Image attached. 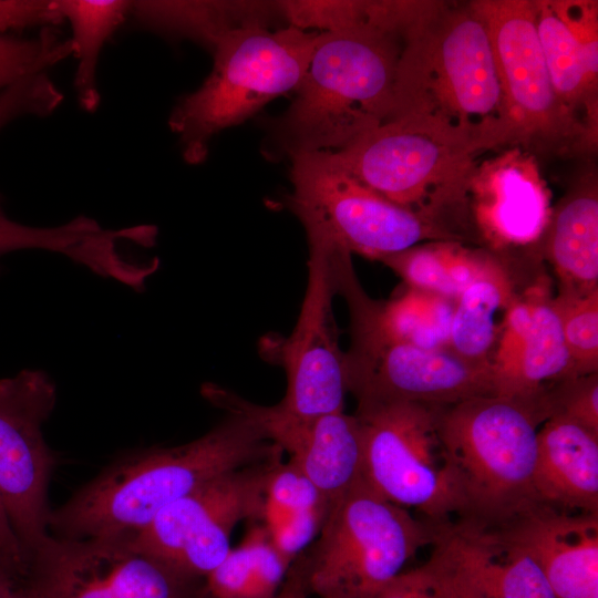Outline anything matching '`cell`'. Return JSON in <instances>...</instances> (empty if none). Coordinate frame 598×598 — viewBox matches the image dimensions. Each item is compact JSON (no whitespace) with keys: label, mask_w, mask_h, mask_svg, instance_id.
<instances>
[{"label":"cell","mask_w":598,"mask_h":598,"mask_svg":"<svg viewBox=\"0 0 598 598\" xmlns=\"http://www.w3.org/2000/svg\"><path fill=\"white\" fill-rule=\"evenodd\" d=\"M205 590L209 598H256L254 567L244 542L205 577Z\"/></svg>","instance_id":"obj_35"},{"label":"cell","mask_w":598,"mask_h":598,"mask_svg":"<svg viewBox=\"0 0 598 598\" xmlns=\"http://www.w3.org/2000/svg\"><path fill=\"white\" fill-rule=\"evenodd\" d=\"M0 567L20 587L28 574L29 559L12 527L3 501L0 496Z\"/></svg>","instance_id":"obj_36"},{"label":"cell","mask_w":598,"mask_h":598,"mask_svg":"<svg viewBox=\"0 0 598 598\" xmlns=\"http://www.w3.org/2000/svg\"><path fill=\"white\" fill-rule=\"evenodd\" d=\"M468 197L480 244L496 254L533 250L553 209L536 156L519 146L477 165Z\"/></svg>","instance_id":"obj_17"},{"label":"cell","mask_w":598,"mask_h":598,"mask_svg":"<svg viewBox=\"0 0 598 598\" xmlns=\"http://www.w3.org/2000/svg\"><path fill=\"white\" fill-rule=\"evenodd\" d=\"M50 0H0V92L72 54Z\"/></svg>","instance_id":"obj_23"},{"label":"cell","mask_w":598,"mask_h":598,"mask_svg":"<svg viewBox=\"0 0 598 598\" xmlns=\"http://www.w3.org/2000/svg\"><path fill=\"white\" fill-rule=\"evenodd\" d=\"M436 530L362 478L330 505L305 566L307 586L320 598H375Z\"/></svg>","instance_id":"obj_7"},{"label":"cell","mask_w":598,"mask_h":598,"mask_svg":"<svg viewBox=\"0 0 598 598\" xmlns=\"http://www.w3.org/2000/svg\"><path fill=\"white\" fill-rule=\"evenodd\" d=\"M432 545L431 556L478 598H555L534 558L494 525L463 518L437 524Z\"/></svg>","instance_id":"obj_20"},{"label":"cell","mask_w":598,"mask_h":598,"mask_svg":"<svg viewBox=\"0 0 598 598\" xmlns=\"http://www.w3.org/2000/svg\"><path fill=\"white\" fill-rule=\"evenodd\" d=\"M319 33L291 25L271 31L256 22L223 34L210 49L214 63L209 75L178 100L168 117L183 158L193 165L203 163L216 134L295 91Z\"/></svg>","instance_id":"obj_6"},{"label":"cell","mask_w":598,"mask_h":598,"mask_svg":"<svg viewBox=\"0 0 598 598\" xmlns=\"http://www.w3.org/2000/svg\"><path fill=\"white\" fill-rule=\"evenodd\" d=\"M281 450L246 416H226L204 435L172 447L127 454L51 511L63 539L134 536L168 504L228 472L281 460Z\"/></svg>","instance_id":"obj_1"},{"label":"cell","mask_w":598,"mask_h":598,"mask_svg":"<svg viewBox=\"0 0 598 598\" xmlns=\"http://www.w3.org/2000/svg\"><path fill=\"white\" fill-rule=\"evenodd\" d=\"M489 33L502 91L504 145L532 154L591 152L597 135L559 101L544 58L530 0L468 2Z\"/></svg>","instance_id":"obj_9"},{"label":"cell","mask_w":598,"mask_h":598,"mask_svg":"<svg viewBox=\"0 0 598 598\" xmlns=\"http://www.w3.org/2000/svg\"><path fill=\"white\" fill-rule=\"evenodd\" d=\"M56 388L41 370L0 380V496L30 561L48 539V491L55 458L43 435Z\"/></svg>","instance_id":"obj_13"},{"label":"cell","mask_w":598,"mask_h":598,"mask_svg":"<svg viewBox=\"0 0 598 598\" xmlns=\"http://www.w3.org/2000/svg\"><path fill=\"white\" fill-rule=\"evenodd\" d=\"M291 161V210L306 230L323 234L350 254L381 260L427 241L474 243L462 227L401 207L364 186L327 152L300 153Z\"/></svg>","instance_id":"obj_8"},{"label":"cell","mask_w":598,"mask_h":598,"mask_svg":"<svg viewBox=\"0 0 598 598\" xmlns=\"http://www.w3.org/2000/svg\"><path fill=\"white\" fill-rule=\"evenodd\" d=\"M278 461L223 474L161 509L132 545L192 578L205 577L230 550L241 520L261 519L265 488Z\"/></svg>","instance_id":"obj_11"},{"label":"cell","mask_w":598,"mask_h":598,"mask_svg":"<svg viewBox=\"0 0 598 598\" xmlns=\"http://www.w3.org/2000/svg\"><path fill=\"white\" fill-rule=\"evenodd\" d=\"M305 566L297 565L275 598H307Z\"/></svg>","instance_id":"obj_39"},{"label":"cell","mask_w":598,"mask_h":598,"mask_svg":"<svg viewBox=\"0 0 598 598\" xmlns=\"http://www.w3.org/2000/svg\"><path fill=\"white\" fill-rule=\"evenodd\" d=\"M375 598H440L421 568L400 573Z\"/></svg>","instance_id":"obj_38"},{"label":"cell","mask_w":598,"mask_h":598,"mask_svg":"<svg viewBox=\"0 0 598 598\" xmlns=\"http://www.w3.org/2000/svg\"><path fill=\"white\" fill-rule=\"evenodd\" d=\"M62 102L63 93L48 72L31 75L0 92V130L20 116H48Z\"/></svg>","instance_id":"obj_34"},{"label":"cell","mask_w":598,"mask_h":598,"mask_svg":"<svg viewBox=\"0 0 598 598\" xmlns=\"http://www.w3.org/2000/svg\"><path fill=\"white\" fill-rule=\"evenodd\" d=\"M545 393L441 408L440 434L466 503L463 519L498 525L539 504L533 478L537 432L549 417Z\"/></svg>","instance_id":"obj_5"},{"label":"cell","mask_w":598,"mask_h":598,"mask_svg":"<svg viewBox=\"0 0 598 598\" xmlns=\"http://www.w3.org/2000/svg\"><path fill=\"white\" fill-rule=\"evenodd\" d=\"M485 137L429 115L388 120L327 152L341 171L390 202L444 218L476 236L470 184Z\"/></svg>","instance_id":"obj_4"},{"label":"cell","mask_w":598,"mask_h":598,"mask_svg":"<svg viewBox=\"0 0 598 598\" xmlns=\"http://www.w3.org/2000/svg\"><path fill=\"white\" fill-rule=\"evenodd\" d=\"M198 580L136 549L131 536L50 535L21 586L35 598H202Z\"/></svg>","instance_id":"obj_12"},{"label":"cell","mask_w":598,"mask_h":598,"mask_svg":"<svg viewBox=\"0 0 598 598\" xmlns=\"http://www.w3.org/2000/svg\"><path fill=\"white\" fill-rule=\"evenodd\" d=\"M307 237L308 282L296 327L287 338H265L260 350L286 372V394L277 405L292 415L313 419L343 412L348 386L344 352L331 309L334 289L329 240L313 230H307Z\"/></svg>","instance_id":"obj_14"},{"label":"cell","mask_w":598,"mask_h":598,"mask_svg":"<svg viewBox=\"0 0 598 598\" xmlns=\"http://www.w3.org/2000/svg\"><path fill=\"white\" fill-rule=\"evenodd\" d=\"M429 115L502 136V91L489 33L470 3L429 1L403 34L391 118Z\"/></svg>","instance_id":"obj_3"},{"label":"cell","mask_w":598,"mask_h":598,"mask_svg":"<svg viewBox=\"0 0 598 598\" xmlns=\"http://www.w3.org/2000/svg\"><path fill=\"white\" fill-rule=\"evenodd\" d=\"M351 318L344 352L348 391L359 403L404 401L448 406L495 394L492 364L464 360L448 349H422L378 337Z\"/></svg>","instance_id":"obj_15"},{"label":"cell","mask_w":598,"mask_h":598,"mask_svg":"<svg viewBox=\"0 0 598 598\" xmlns=\"http://www.w3.org/2000/svg\"><path fill=\"white\" fill-rule=\"evenodd\" d=\"M275 6L257 1H133L130 20L137 29L190 39L212 49L235 28L265 23Z\"/></svg>","instance_id":"obj_26"},{"label":"cell","mask_w":598,"mask_h":598,"mask_svg":"<svg viewBox=\"0 0 598 598\" xmlns=\"http://www.w3.org/2000/svg\"><path fill=\"white\" fill-rule=\"evenodd\" d=\"M554 268L559 291H598V188L590 172L579 177L553 207L548 226L534 248Z\"/></svg>","instance_id":"obj_22"},{"label":"cell","mask_w":598,"mask_h":598,"mask_svg":"<svg viewBox=\"0 0 598 598\" xmlns=\"http://www.w3.org/2000/svg\"><path fill=\"white\" fill-rule=\"evenodd\" d=\"M11 592H12V591H11ZM11 592H9V594H8V596H7L6 598H10V596H11Z\"/></svg>","instance_id":"obj_42"},{"label":"cell","mask_w":598,"mask_h":598,"mask_svg":"<svg viewBox=\"0 0 598 598\" xmlns=\"http://www.w3.org/2000/svg\"><path fill=\"white\" fill-rule=\"evenodd\" d=\"M203 396L225 412L249 419L320 491L329 506L363 478L362 434L355 415L337 412L303 419L277 404L251 403L220 385L202 386Z\"/></svg>","instance_id":"obj_16"},{"label":"cell","mask_w":598,"mask_h":598,"mask_svg":"<svg viewBox=\"0 0 598 598\" xmlns=\"http://www.w3.org/2000/svg\"><path fill=\"white\" fill-rule=\"evenodd\" d=\"M329 504L317 486L291 462L270 471L261 520L277 549L292 563L318 536Z\"/></svg>","instance_id":"obj_25"},{"label":"cell","mask_w":598,"mask_h":598,"mask_svg":"<svg viewBox=\"0 0 598 598\" xmlns=\"http://www.w3.org/2000/svg\"><path fill=\"white\" fill-rule=\"evenodd\" d=\"M513 257L496 254L491 266L458 296L451 322L448 350L464 360L491 364L501 323L518 291L511 274Z\"/></svg>","instance_id":"obj_24"},{"label":"cell","mask_w":598,"mask_h":598,"mask_svg":"<svg viewBox=\"0 0 598 598\" xmlns=\"http://www.w3.org/2000/svg\"><path fill=\"white\" fill-rule=\"evenodd\" d=\"M442 406L414 402L359 403L363 478L381 496L414 508L432 524L463 518L466 503L442 441Z\"/></svg>","instance_id":"obj_10"},{"label":"cell","mask_w":598,"mask_h":598,"mask_svg":"<svg viewBox=\"0 0 598 598\" xmlns=\"http://www.w3.org/2000/svg\"><path fill=\"white\" fill-rule=\"evenodd\" d=\"M291 27L334 32L368 25V1L291 0L278 2Z\"/></svg>","instance_id":"obj_32"},{"label":"cell","mask_w":598,"mask_h":598,"mask_svg":"<svg viewBox=\"0 0 598 598\" xmlns=\"http://www.w3.org/2000/svg\"><path fill=\"white\" fill-rule=\"evenodd\" d=\"M52 10L71 29L78 66L73 86L81 109L94 112L101 102L97 69L106 42L131 16L133 1L50 0Z\"/></svg>","instance_id":"obj_27"},{"label":"cell","mask_w":598,"mask_h":598,"mask_svg":"<svg viewBox=\"0 0 598 598\" xmlns=\"http://www.w3.org/2000/svg\"><path fill=\"white\" fill-rule=\"evenodd\" d=\"M533 484L539 504L598 514V433L547 419L537 432Z\"/></svg>","instance_id":"obj_21"},{"label":"cell","mask_w":598,"mask_h":598,"mask_svg":"<svg viewBox=\"0 0 598 598\" xmlns=\"http://www.w3.org/2000/svg\"><path fill=\"white\" fill-rule=\"evenodd\" d=\"M545 398L549 417L560 416L598 433V372L559 381L546 389Z\"/></svg>","instance_id":"obj_33"},{"label":"cell","mask_w":598,"mask_h":598,"mask_svg":"<svg viewBox=\"0 0 598 598\" xmlns=\"http://www.w3.org/2000/svg\"><path fill=\"white\" fill-rule=\"evenodd\" d=\"M10 598H35L23 589H13Z\"/></svg>","instance_id":"obj_41"},{"label":"cell","mask_w":598,"mask_h":598,"mask_svg":"<svg viewBox=\"0 0 598 598\" xmlns=\"http://www.w3.org/2000/svg\"><path fill=\"white\" fill-rule=\"evenodd\" d=\"M536 27L555 92L561 104L597 135L598 76L589 70L573 33L550 0H537Z\"/></svg>","instance_id":"obj_28"},{"label":"cell","mask_w":598,"mask_h":598,"mask_svg":"<svg viewBox=\"0 0 598 598\" xmlns=\"http://www.w3.org/2000/svg\"><path fill=\"white\" fill-rule=\"evenodd\" d=\"M440 598H478L455 574L434 557L420 567Z\"/></svg>","instance_id":"obj_37"},{"label":"cell","mask_w":598,"mask_h":598,"mask_svg":"<svg viewBox=\"0 0 598 598\" xmlns=\"http://www.w3.org/2000/svg\"><path fill=\"white\" fill-rule=\"evenodd\" d=\"M403 35L371 25L320 32L270 154L334 152L389 120Z\"/></svg>","instance_id":"obj_2"},{"label":"cell","mask_w":598,"mask_h":598,"mask_svg":"<svg viewBox=\"0 0 598 598\" xmlns=\"http://www.w3.org/2000/svg\"><path fill=\"white\" fill-rule=\"evenodd\" d=\"M496 257L458 241L439 240L413 246L381 259L406 287L456 301L462 291L484 274Z\"/></svg>","instance_id":"obj_29"},{"label":"cell","mask_w":598,"mask_h":598,"mask_svg":"<svg viewBox=\"0 0 598 598\" xmlns=\"http://www.w3.org/2000/svg\"><path fill=\"white\" fill-rule=\"evenodd\" d=\"M494 526L534 558L555 598H598V514L538 504Z\"/></svg>","instance_id":"obj_19"},{"label":"cell","mask_w":598,"mask_h":598,"mask_svg":"<svg viewBox=\"0 0 598 598\" xmlns=\"http://www.w3.org/2000/svg\"><path fill=\"white\" fill-rule=\"evenodd\" d=\"M16 589L11 577L0 567V598H6L9 592Z\"/></svg>","instance_id":"obj_40"},{"label":"cell","mask_w":598,"mask_h":598,"mask_svg":"<svg viewBox=\"0 0 598 598\" xmlns=\"http://www.w3.org/2000/svg\"><path fill=\"white\" fill-rule=\"evenodd\" d=\"M103 228L93 219L79 216L54 227L19 224L0 209V256L24 249H40L62 254L85 265L91 240Z\"/></svg>","instance_id":"obj_30"},{"label":"cell","mask_w":598,"mask_h":598,"mask_svg":"<svg viewBox=\"0 0 598 598\" xmlns=\"http://www.w3.org/2000/svg\"><path fill=\"white\" fill-rule=\"evenodd\" d=\"M495 394L529 396L574 378L559 317L538 282L506 309L492 358Z\"/></svg>","instance_id":"obj_18"},{"label":"cell","mask_w":598,"mask_h":598,"mask_svg":"<svg viewBox=\"0 0 598 598\" xmlns=\"http://www.w3.org/2000/svg\"><path fill=\"white\" fill-rule=\"evenodd\" d=\"M559 317L574 377L598 372V291L551 298Z\"/></svg>","instance_id":"obj_31"}]
</instances>
